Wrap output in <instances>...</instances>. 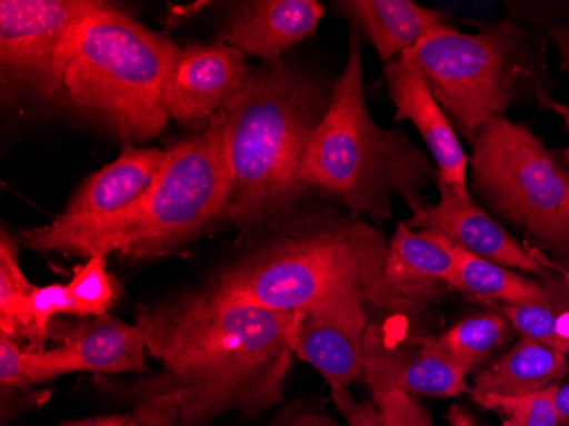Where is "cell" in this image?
I'll use <instances>...</instances> for the list:
<instances>
[{
  "label": "cell",
  "instance_id": "1",
  "mask_svg": "<svg viewBox=\"0 0 569 426\" xmlns=\"http://www.w3.org/2000/svg\"><path fill=\"white\" fill-rule=\"evenodd\" d=\"M297 317L207 281L140 304L133 323L161 370L121 384L118 393L140 426H209L232 413L263 415L283 399Z\"/></svg>",
  "mask_w": 569,
  "mask_h": 426
},
{
  "label": "cell",
  "instance_id": "2",
  "mask_svg": "<svg viewBox=\"0 0 569 426\" xmlns=\"http://www.w3.org/2000/svg\"><path fill=\"white\" fill-rule=\"evenodd\" d=\"M387 245L382 232L360 217L302 208L249 241L207 284L238 299L289 313L336 300H358L392 316L420 313L387 287Z\"/></svg>",
  "mask_w": 569,
  "mask_h": 426
},
{
  "label": "cell",
  "instance_id": "3",
  "mask_svg": "<svg viewBox=\"0 0 569 426\" xmlns=\"http://www.w3.org/2000/svg\"><path fill=\"white\" fill-rule=\"evenodd\" d=\"M331 91L310 70L270 60L249 70L223 108L230 166L226 220L251 241L292 219L312 197L300 171Z\"/></svg>",
  "mask_w": 569,
  "mask_h": 426
},
{
  "label": "cell",
  "instance_id": "4",
  "mask_svg": "<svg viewBox=\"0 0 569 426\" xmlns=\"http://www.w3.org/2000/svg\"><path fill=\"white\" fill-rule=\"evenodd\" d=\"M183 48L110 2L86 16L60 62L53 108L124 143L168 127V89Z\"/></svg>",
  "mask_w": 569,
  "mask_h": 426
},
{
  "label": "cell",
  "instance_id": "5",
  "mask_svg": "<svg viewBox=\"0 0 569 426\" xmlns=\"http://www.w3.org/2000/svg\"><path fill=\"white\" fill-rule=\"evenodd\" d=\"M230 197L226 117L169 147V161L150 194L113 219L57 229L50 224L22 230V245L34 252L110 256L132 259L164 256L226 220Z\"/></svg>",
  "mask_w": 569,
  "mask_h": 426
},
{
  "label": "cell",
  "instance_id": "6",
  "mask_svg": "<svg viewBox=\"0 0 569 426\" xmlns=\"http://www.w3.org/2000/svg\"><path fill=\"white\" fill-rule=\"evenodd\" d=\"M435 169L401 128H382L367 106L360 30L351 24L343 72L332 86L321 123L310 137L300 179L307 190L341 201L351 216L376 224L392 219V200L411 211L428 204L421 191Z\"/></svg>",
  "mask_w": 569,
  "mask_h": 426
},
{
  "label": "cell",
  "instance_id": "7",
  "mask_svg": "<svg viewBox=\"0 0 569 426\" xmlns=\"http://www.w3.org/2000/svg\"><path fill=\"white\" fill-rule=\"evenodd\" d=\"M527 47L519 21L500 19L472 34L438 26L399 59L427 79L459 137L472 142L479 128L507 113L526 76Z\"/></svg>",
  "mask_w": 569,
  "mask_h": 426
},
{
  "label": "cell",
  "instance_id": "8",
  "mask_svg": "<svg viewBox=\"0 0 569 426\" xmlns=\"http://www.w3.org/2000/svg\"><path fill=\"white\" fill-rule=\"evenodd\" d=\"M472 191L569 266V168L526 125L498 117L471 142Z\"/></svg>",
  "mask_w": 569,
  "mask_h": 426
},
{
  "label": "cell",
  "instance_id": "9",
  "mask_svg": "<svg viewBox=\"0 0 569 426\" xmlns=\"http://www.w3.org/2000/svg\"><path fill=\"white\" fill-rule=\"evenodd\" d=\"M101 0H2L0 85L6 105L53 108L63 50Z\"/></svg>",
  "mask_w": 569,
  "mask_h": 426
},
{
  "label": "cell",
  "instance_id": "10",
  "mask_svg": "<svg viewBox=\"0 0 569 426\" xmlns=\"http://www.w3.org/2000/svg\"><path fill=\"white\" fill-rule=\"evenodd\" d=\"M370 393L401 389L423 396L468 393V374L450 360L431 335L399 341L391 329L370 323L361 348V376Z\"/></svg>",
  "mask_w": 569,
  "mask_h": 426
},
{
  "label": "cell",
  "instance_id": "11",
  "mask_svg": "<svg viewBox=\"0 0 569 426\" xmlns=\"http://www.w3.org/2000/svg\"><path fill=\"white\" fill-rule=\"evenodd\" d=\"M147 346L139 326L128 325L110 314L70 336L51 350H24L22 367L30 384L47 383L69 374H149Z\"/></svg>",
  "mask_w": 569,
  "mask_h": 426
},
{
  "label": "cell",
  "instance_id": "12",
  "mask_svg": "<svg viewBox=\"0 0 569 426\" xmlns=\"http://www.w3.org/2000/svg\"><path fill=\"white\" fill-rule=\"evenodd\" d=\"M433 182L440 200L437 204L428 201L423 207L411 211V219L406 220L411 229L440 234L453 245L486 261L537 277H548L549 262L542 261L529 248L520 245L500 222L472 200L471 194H459L450 188L447 182L437 178V169Z\"/></svg>",
  "mask_w": 569,
  "mask_h": 426
},
{
  "label": "cell",
  "instance_id": "13",
  "mask_svg": "<svg viewBox=\"0 0 569 426\" xmlns=\"http://www.w3.org/2000/svg\"><path fill=\"white\" fill-rule=\"evenodd\" d=\"M249 70L244 53L222 41L188 44L169 82V117L201 130L241 91Z\"/></svg>",
  "mask_w": 569,
  "mask_h": 426
},
{
  "label": "cell",
  "instance_id": "14",
  "mask_svg": "<svg viewBox=\"0 0 569 426\" xmlns=\"http://www.w3.org/2000/svg\"><path fill=\"white\" fill-rule=\"evenodd\" d=\"M168 161L169 149H142L124 143L111 165L92 172L77 186L66 208L48 224L57 229H69L120 216L150 194Z\"/></svg>",
  "mask_w": 569,
  "mask_h": 426
},
{
  "label": "cell",
  "instance_id": "15",
  "mask_svg": "<svg viewBox=\"0 0 569 426\" xmlns=\"http://www.w3.org/2000/svg\"><path fill=\"white\" fill-rule=\"evenodd\" d=\"M293 354L312 365L329 389H345L361 376V348L370 309L358 300H336L297 310Z\"/></svg>",
  "mask_w": 569,
  "mask_h": 426
},
{
  "label": "cell",
  "instance_id": "16",
  "mask_svg": "<svg viewBox=\"0 0 569 426\" xmlns=\"http://www.w3.org/2000/svg\"><path fill=\"white\" fill-rule=\"evenodd\" d=\"M383 77L396 106V120L411 121L420 131L437 165V178L459 194H471L469 156L452 121L431 95L427 79L399 57L383 66Z\"/></svg>",
  "mask_w": 569,
  "mask_h": 426
},
{
  "label": "cell",
  "instance_id": "17",
  "mask_svg": "<svg viewBox=\"0 0 569 426\" xmlns=\"http://www.w3.org/2000/svg\"><path fill=\"white\" fill-rule=\"evenodd\" d=\"M220 41L263 62L312 37L325 18L318 0H244L230 4Z\"/></svg>",
  "mask_w": 569,
  "mask_h": 426
},
{
  "label": "cell",
  "instance_id": "18",
  "mask_svg": "<svg viewBox=\"0 0 569 426\" xmlns=\"http://www.w3.org/2000/svg\"><path fill=\"white\" fill-rule=\"evenodd\" d=\"M383 275L389 290L418 310L440 296L443 288L462 290L459 266L446 237L411 229L406 222L396 227L387 245Z\"/></svg>",
  "mask_w": 569,
  "mask_h": 426
},
{
  "label": "cell",
  "instance_id": "19",
  "mask_svg": "<svg viewBox=\"0 0 569 426\" xmlns=\"http://www.w3.org/2000/svg\"><path fill=\"white\" fill-rule=\"evenodd\" d=\"M335 6L366 33L383 63L398 59L438 26L447 24L446 12L411 0H341Z\"/></svg>",
  "mask_w": 569,
  "mask_h": 426
},
{
  "label": "cell",
  "instance_id": "20",
  "mask_svg": "<svg viewBox=\"0 0 569 426\" xmlns=\"http://www.w3.org/2000/svg\"><path fill=\"white\" fill-rule=\"evenodd\" d=\"M569 371V358L536 339L520 336L513 348L476 377L475 396H527L555 386Z\"/></svg>",
  "mask_w": 569,
  "mask_h": 426
},
{
  "label": "cell",
  "instance_id": "21",
  "mask_svg": "<svg viewBox=\"0 0 569 426\" xmlns=\"http://www.w3.org/2000/svg\"><path fill=\"white\" fill-rule=\"evenodd\" d=\"M447 242H449L450 249L456 256L457 266H459L462 291H468L475 297L493 300L500 306H519V304L533 303V300L545 299L549 296L551 281L537 284L507 266L486 261V259L459 248L449 239Z\"/></svg>",
  "mask_w": 569,
  "mask_h": 426
},
{
  "label": "cell",
  "instance_id": "22",
  "mask_svg": "<svg viewBox=\"0 0 569 426\" xmlns=\"http://www.w3.org/2000/svg\"><path fill=\"white\" fill-rule=\"evenodd\" d=\"M511 333L513 326L500 313H493L463 319L443 335H431V338L469 376L486 358L510 341Z\"/></svg>",
  "mask_w": 569,
  "mask_h": 426
},
{
  "label": "cell",
  "instance_id": "23",
  "mask_svg": "<svg viewBox=\"0 0 569 426\" xmlns=\"http://www.w3.org/2000/svg\"><path fill=\"white\" fill-rule=\"evenodd\" d=\"M566 309H569L568 284L556 281V284H551L549 296L545 299L519 304V306H500L498 313L517 331L522 333V336L536 339L551 350L568 357V348L558 335L559 316Z\"/></svg>",
  "mask_w": 569,
  "mask_h": 426
},
{
  "label": "cell",
  "instance_id": "24",
  "mask_svg": "<svg viewBox=\"0 0 569 426\" xmlns=\"http://www.w3.org/2000/svg\"><path fill=\"white\" fill-rule=\"evenodd\" d=\"M108 256L96 255L77 268L69 290V314L81 317H104L120 297V288L108 271Z\"/></svg>",
  "mask_w": 569,
  "mask_h": 426
},
{
  "label": "cell",
  "instance_id": "25",
  "mask_svg": "<svg viewBox=\"0 0 569 426\" xmlns=\"http://www.w3.org/2000/svg\"><path fill=\"white\" fill-rule=\"evenodd\" d=\"M22 274L19 265V246L9 236L6 227L0 232V336H11L16 314L22 304L37 290Z\"/></svg>",
  "mask_w": 569,
  "mask_h": 426
},
{
  "label": "cell",
  "instance_id": "26",
  "mask_svg": "<svg viewBox=\"0 0 569 426\" xmlns=\"http://www.w3.org/2000/svg\"><path fill=\"white\" fill-rule=\"evenodd\" d=\"M558 389L559 383L527 396L481 394V396H475V402L482 408L503 413L508 418L519 423V426H559L558 405H556Z\"/></svg>",
  "mask_w": 569,
  "mask_h": 426
},
{
  "label": "cell",
  "instance_id": "27",
  "mask_svg": "<svg viewBox=\"0 0 569 426\" xmlns=\"http://www.w3.org/2000/svg\"><path fill=\"white\" fill-rule=\"evenodd\" d=\"M382 426H433L427 409L401 389L372 394Z\"/></svg>",
  "mask_w": 569,
  "mask_h": 426
},
{
  "label": "cell",
  "instance_id": "28",
  "mask_svg": "<svg viewBox=\"0 0 569 426\" xmlns=\"http://www.w3.org/2000/svg\"><path fill=\"white\" fill-rule=\"evenodd\" d=\"M21 346L14 338L0 336V386L2 390H21L31 386L22 367Z\"/></svg>",
  "mask_w": 569,
  "mask_h": 426
},
{
  "label": "cell",
  "instance_id": "29",
  "mask_svg": "<svg viewBox=\"0 0 569 426\" xmlns=\"http://www.w3.org/2000/svg\"><path fill=\"white\" fill-rule=\"evenodd\" d=\"M331 399L347 426H382L376 403L357 402L348 387L331 389Z\"/></svg>",
  "mask_w": 569,
  "mask_h": 426
},
{
  "label": "cell",
  "instance_id": "30",
  "mask_svg": "<svg viewBox=\"0 0 569 426\" xmlns=\"http://www.w3.org/2000/svg\"><path fill=\"white\" fill-rule=\"evenodd\" d=\"M267 426H343L328 413L321 412L310 403H293L284 406L273 416Z\"/></svg>",
  "mask_w": 569,
  "mask_h": 426
},
{
  "label": "cell",
  "instance_id": "31",
  "mask_svg": "<svg viewBox=\"0 0 569 426\" xmlns=\"http://www.w3.org/2000/svg\"><path fill=\"white\" fill-rule=\"evenodd\" d=\"M536 99L537 105H539L542 110H548L551 111V113L558 115V117L565 121L566 128H568L569 131V105L558 101L551 92L546 91V89L540 88V86H537L536 88ZM561 159L569 168V146L562 150Z\"/></svg>",
  "mask_w": 569,
  "mask_h": 426
},
{
  "label": "cell",
  "instance_id": "32",
  "mask_svg": "<svg viewBox=\"0 0 569 426\" xmlns=\"http://www.w3.org/2000/svg\"><path fill=\"white\" fill-rule=\"evenodd\" d=\"M548 38L558 51L561 69L569 73V24L551 26L548 30Z\"/></svg>",
  "mask_w": 569,
  "mask_h": 426
},
{
  "label": "cell",
  "instance_id": "33",
  "mask_svg": "<svg viewBox=\"0 0 569 426\" xmlns=\"http://www.w3.org/2000/svg\"><path fill=\"white\" fill-rule=\"evenodd\" d=\"M60 426H140L136 416L130 415H108L98 416V418L81 419V422L66 423Z\"/></svg>",
  "mask_w": 569,
  "mask_h": 426
},
{
  "label": "cell",
  "instance_id": "34",
  "mask_svg": "<svg viewBox=\"0 0 569 426\" xmlns=\"http://www.w3.org/2000/svg\"><path fill=\"white\" fill-rule=\"evenodd\" d=\"M556 405H558L559 426L569 425V380L566 384H559L558 396H556Z\"/></svg>",
  "mask_w": 569,
  "mask_h": 426
},
{
  "label": "cell",
  "instance_id": "35",
  "mask_svg": "<svg viewBox=\"0 0 569 426\" xmlns=\"http://www.w3.org/2000/svg\"><path fill=\"white\" fill-rule=\"evenodd\" d=\"M501 426H519V423L515 422L513 418H507Z\"/></svg>",
  "mask_w": 569,
  "mask_h": 426
}]
</instances>
